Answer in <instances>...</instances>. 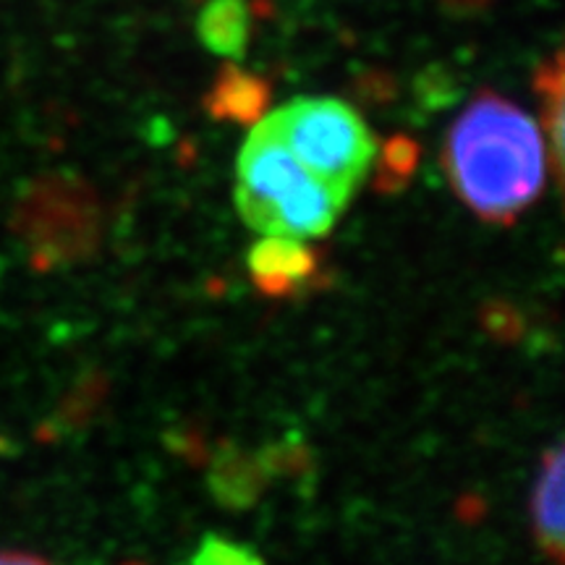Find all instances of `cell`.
<instances>
[{
  "instance_id": "obj_5",
  "label": "cell",
  "mask_w": 565,
  "mask_h": 565,
  "mask_svg": "<svg viewBox=\"0 0 565 565\" xmlns=\"http://www.w3.org/2000/svg\"><path fill=\"white\" fill-rule=\"evenodd\" d=\"M249 270L267 296L294 294L317 273V257L299 238L267 236L249 252Z\"/></svg>"
},
{
  "instance_id": "obj_7",
  "label": "cell",
  "mask_w": 565,
  "mask_h": 565,
  "mask_svg": "<svg viewBox=\"0 0 565 565\" xmlns=\"http://www.w3.org/2000/svg\"><path fill=\"white\" fill-rule=\"evenodd\" d=\"M207 113L217 121L254 126L267 116L270 105V84L259 76L246 74L238 66H225L217 74L207 95Z\"/></svg>"
},
{
  "instance_id": "obj_1",
  "label": "cell",
  "mask_w": 565,
  "mask_h": 565,
  "mask_svg": "<svg viewBox=\"0 0 565 565\" xmlns=\"http://www.w3.org/2000/svg\"><path fill=\"white\" fill-rule=\"evenodd\" d=\"M445 168L456 192L482 221L511 223L542 192L545 141L532 116L482 92L448 134Z\"/></svg>"
},
{
  "instance_id": "obj_6",
  "label": "cell",
  "mask_w": 565,
  "mask_h": 565,
  "mask_svg": "<svg viewBox=\"0 0 565 565\" xmlns=\"http://www.w3.org/2000/svg\"><path fill=\"white\" fill-rule=\"evenodd\" d=\"M265 471L257 456L246 454L233 443H223L210 461V492L223 508L246 511L259 500Z\"/></svg>"
},
{
  "instance_id": "obj_3",
  "label": "cell",
  "mask_w": 565,
  "mask_h": 565,
  "mask_svg": "<svg viewBox=\"0 0 565 565\" xmlns=\"http://www.w3.org/2000/svg\"><path fill=\"white\" fill-rule=\"evenodd\" d=\"M265 124L343 204L377 158V141L362 118L333 97H299L267 113Z\"/></svg>"
},
{
  "instance_id": "obj_14",
  "label": "cell",
  "mask_w": 565,
  "mask_h": 565,
  "mask_svg": "<svg viewBox=\"0 0 565 565\" xmlns=\"http://www.w3.org/2000/svg\"><path fill=\"white\" fill-rule=\"evenodd\" d=\"M192 563H196V565H252V563H263V557L254 553L252 547L225 540V536H221V534H207L202 540L200 550L192 555Z\"/></svg>"
},
{
  "instance_id": "obj_12",
  "label": "cell",
  "mask_w": 565,
  "mask_h": 565,
  "mask_svg": "<svg viewBox=\"0 0 565 565\" xmlns=\"http://www.w3.org/2000/svg\"><path fill=\"white\" fill-rule=\"evenodd\" d=\"M265 477H303L312 471V454L299 437H282L259 450L257 456Z\"/></svg>"
},
{
  "instance_id": "obj_9",
  "label": "cell",
  "mask_w": 565,
  "mask_h": 565,
  "mask_svg": "<svg viewBox=\"0 0 565 565\" xmlns=\"http://www.w3.org/2000/svg\"><path fill=\"white\" fill-rule=\"evenodd\" d=\"M200 38L212 53L242 58L249 42V13L242 0H210L200 13Z\"/></svg>"
},
{
  "instance_id": "obj_4",
  "label": "cell",
  "mask_w": 565,
  "mask_h": 565,
  "mask_svg": "<svg viewBox=\"0 0 565 565\" xmlns=\"http://www.w3.org/2000/svg\"><path fill=\"white\" fill-rule=\"evenodd\" d=\"M19 215L24 238L42 265L82 263L100 246V204L79 175H45L26 196Z\"/></svg>"
},
{
  "instance_id": "obj_10",
  "label": "cell",
  "mask_w": 565,
  "mask_h": 565,
  "mask_svg": "<svg viewBox=\"0 0 565 565\" xmlns=\"http://www.w3.org/2000/svg\"><path fill=\"white\" fill-rule=\"evenodd\" d=\"M536 89L542 92L545 103V141L550 154V171L561 183L563 171V63L555 55L553 63H545L536 74Z\"/></svg>"
},
{
  "instance_id": "obj_15",
  "label": "cell",
  "mask_w": 565,
  "mask_h": 565,
  "mask_svg": "<svg viewBox=\"0 0 565 565\" xmlns=\"http://www.w3.org/2000/svg\"><path fill=\"white\" fill-rule=\"evenodd\" d=\"M482 324L487 333L503 343H515L524 335V315L508 301H487L482 309Z\"/></svg>"
},
{
  "instance_id": "obj_8",
  "label": "cell",
  "mask_w": 565,
  "mask_h": 565,
  "mask_svg": "<svg viewBox=\"0 0 565 565\" xmlns=\"http://www.w3.org/2000/svg\"><path fill=\"white\" fill-rule=\"evenodd\" d=\"M563 448L555 445L542 461L540 479L532 494V519L540 547L555 563L563 561L565 534H563Z\"/></svg>"
},
{
  "instance_id": "obj_2",
  "label": "cell",
  "mask_w": 565,
  "mask_h": 565,
  "mask_svg": "<svg viewBox=\"0 0 565 565\" xmlns=\"http://www.w3.org/2000/svg\"><path fill=\"white\" fill-rule=\"evenodd\" d=\"M236 202L242 217L265 236L309 242L333 228L345 204L309 173L263 121L252 126L238 154Z\"/></svg>"
},
{
  "instance_id": "obj_11",
  "label": "cell",
  "mask_w": 565,
  "mask_h": 565,
  "mask_svg": "<svg viewBox=\"0 0 565 565\" xmlns=\"http://www.w3.org/2000/svg\"><path fill=\"white\" fill-rule=\"evenodd\" d=\"M416 166H419V145L414 139L404 137H391L380 147V160H377V183L380 192H401L406 186V181L412 179Z\"/></svg>"
},
{
  "instance_id": "obj_13",
  "label": "cell",
  "mask_w": 565,
  "mask_h": 565,
  "mask_svg": "<svg viewBox=\"0 0 565 565\" xmlns=\"http://www.w3.org/2000/svg\"><path fill=\"white\" fill-rule=\"evenodd\" d=\"M105 398V377L103 374H89L82 380V385L68 395L66 404L61 408V422L66 427H82L89 422V416L97 412V406Z\"/></svg>"
}]
</instances>
